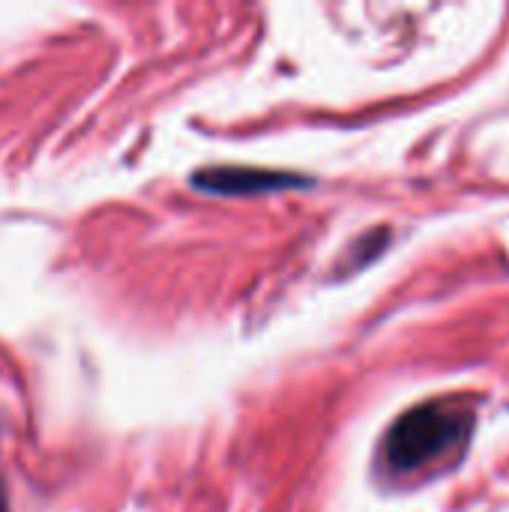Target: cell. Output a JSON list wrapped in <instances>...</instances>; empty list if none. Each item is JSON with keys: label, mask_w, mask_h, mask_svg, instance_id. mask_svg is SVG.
Segmentation results:
<instances>
[{"label": "cell", "mask_w": 509, "mask_h": 512, "mask_svg": "<svg viewBox=\"0 0 509 512\" xmlns=\"http://www.w3.org/2000/svg\"><path fill=\"white\" fill-rule=\"evenodd\" d=\"M474 414L453 402H432L408 411L387 435V462L396 471H417L462 447L471 435Z\"/></svg>", "instance_id": "6da1fadb"}, {"label": "cell", "mask_w": 509, "mask_h": 512, "mask_svg": "<svg viewBox=\"0 0 509 512\" xmlns=\"http://www.w3.org/2000/svg\"><path fill=\"white\" fill-rule=\"evenodd\" d=\"M192 183L204 192L216 195H258V192H276L285 186L306 183L294 174L279 171H258V168H207L192 177Z\"/></svg>", "instance_id": "7a4b0ae2"}, {"label": "cell", "mask_w": 509, "mask_h": 512, "mask_svg": "<svg viewBox=\"0 0 509 512\" xmlns=\"http://www.w3.org/2000/svg\"><path fill=\"white\" fill-rule=\"evenodd\" d=\"M0 512H9V498H6V486L0 480Z\"/></svg>", "instance_id": "3957f363"}]
</instances>
